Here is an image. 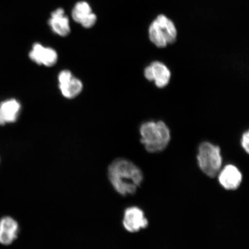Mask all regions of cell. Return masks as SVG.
Masks as SVG:
<instances>
[{"label":"cell","instance_id":"cell-1","mask_svg":"<svg viewBox=\"0 0 249 249\" xmlns=\"http://www.w3.org/2000/svg\"><path fill=\"white\" fill-rule=\"evenodd\" d=\"M109 181L118 194L123 196L135 194L143 180V174L131 161L118 158L109 165Z\"/></svg>","mask_w":249,"mask_h":249},{"label":"cell","instance_id":"cell-2","mask_svg":"<svg viewBox=\"0 0 249 249\" xmlns=\"http://www.w3.org/2000/svg\"><path fill=\"white\" fill-rule=\"evenodd\" d=\"M140 133V142L150 153L163 151L171 140L170 129L162 121H150L142 124Z\"/></svg>","mask_w":249,"mask_h":249},{"label":"cell","instance_id":"cell-3","mask_svg":"<svg viewBox=\"0 0 249 249\" xmlns=\"http://www.w3.org/2000/svg\"><path fill=\"white\" fill-rule=\"evenodd\" d=\"M149 39L157 48H166L176 41L177 30L173 21L166 16H158L148 29Z\"/></svg>","mask_w":249,"mask_h":249},{"label":"cell","instance_id":"cell-4","mask_svg":"<svg viewBox=\"0 0 249 249\" xmlns=\"http://www.w3.org/2000/svg\"><path fill=\"white\" fill-rule=\"evenodd\" d=\"M197 160L201 170L210 178L215 177L222 169L220 148L210 142H203L199 145Z\"/></svg>","mask_w":249,"mask_h":249},{"label":"cell","instance_id":"cell-5","mask_svg":"<svg viewBox=\"0 0 249 249\" xmlns=\"http://www.w3.org/2000/svg\"><path fill=\"white\" fill-rule=\"evenodd\" d=\"M144 75L149 82H154L158 88L163 89L169 85L171 73L169 68L163 62L155 61L145 68Z\"/></svg>","mask_w":249,"mask_h":249},{"label":"cell","instance_id":"cell-6","mask_svg":"<svg viewBox=\"0 0 249 249\" xmlns=\"http://www.w3.org/2000/svg\"><path fill=\"white\" fill-rule=\"evenodd\" d=\"M123 224L127 231L135 233L145 229L148 225V221L140 208L130 207L124 212Z\"/></svg>","mask_w":249,"mask_h":249},{"label":"cell","instance_id":"cell-7","mask_svg":"<svg viewBox=\"0 0 249 249\" xmlns=\"http://www.w3.org/2000/svg\"><path fill=\"white\" fill-rule=\"evenodd\" d=\"M29 56L34 63L46 67L54 66L58 59L57 53L54 49L43 46L39 43H34Z\"/></svg>","mask_w":249,"mask_h":249},{"label":"cell","instance_id":"cell-8","mask_svg":"<svg viewBox=\"0 0 249 249\" xmlns=\"http://www.w3.org/2000/svg\"><path fill=\"white\" fill-rule=\"evenodd\" d=\"M21 110L20 102L15 98L0 102V126L17 122Z\"/></svg>","mask_w":249,"mask_h":249},{"label":"cell","instance_id":"cell-9","mask_svg":"<svg viewBox=\"0 0 249 249\" xmlns=\"http://www.w3.org/2000/svg\"><path fill=\"white\" fill-rule=\"evenodd\" d=\"M220 184L226 190L238 189L242 180V175L237 167L232 164L227 165L218 174Z\"/></svg>","mask_w":249,"mask_h":249},{"label":"cell","instance_id":"cell-10","mask_svg":"<svg viewBox=\"0 0 249 249\" xmlns=\"http://www.w3.org/2000/svg\"><path fill=\"white\" fill-rule=\"evenodd\" d=\"M19 225L17 220L11 216H4L0 219V244L10 245L18 237Z\"/></svg>","mask_w":249,"mask_h":249},{"label":"cell","instance_id":"cell-11","mask_svg":"<svg viewBox=\"0 0 249 249\" xmlns=\"http://www.w3.org/2000/svg\"><path fill=\"white\" fill-rule=\"evenodd\" d=\"M49 24L52 31L59 36H67L71 32L70 21L63 9L58 8L52 12Z\"/></svg>","mask_w":249,"mask_h":249},{"label":"cell","instance_id":"cell-12","mask_svg":"<svg viewBox=\"0 0 249 249\" xmlns=\"http://www.w3.org/2000/svg\"><path fill=\"white\" fill-rule=\"evenodd\" d=\"M58 87L64 98L72 99L79 96L83 89V83L79 78L72 75L58 81Z\"/></svg>","mask_w":249,"mask_h":249},{"label":"cell","instance_id":"cell-13","mask_svg":"<svg viewBox=\"0 0 249 249\" xmlns=\"http://www.w3.org/2000/svg\"><path fill=\"white\" fill-rule=\"evenodd\" d=\"M92 13V9L88 3L85 1H81L77 2L74 5L72 12H71V17L76 23L81 24Z\"/></svg>","mask_w":249,"mask_h":249},{"label":"cell","instance_id":"cell-14","mask_svg":"<svg viewBox=\"0 0 249 249\" xmlns=\"http://www.w3.org/2000/svg\"><path fill=\"white\" fill-rule=\"evenodd\" d=\"M96 20H97V17H96V15L92 12L81 25H82L83 27L86 28V29H89V28H91L94 26Z\"/></svg>","mask_w":249,"mask_h":249},{"label":"cell","instance_id":"cell-15","mask_svg":"<svg viewBox=\"0 0 249 249\" xmlns=\"http://www.w3.org/2000/svg\"><path fill=\"white\" fill-rule=\"evenodd\" d=\"M249 133L248 130L246 131L242 136L241 138V145L243 148L244 149V150L247 152V154H249Z\"/></svg>","mask_w":249,"mask_h":249},{"label":"cell","instance_id":"cell-16","mask_svg":"<svg viewBox=\"0 0 249 249\" xmlns=\"http://www.w3.org/2000/svg\"><path fill=\"white\" fill-rule=\"evenodd\" d=\"M0 161H1V160H0Z\"/></svg>","mask_w":249,"mask_h":249}]
</instances>
